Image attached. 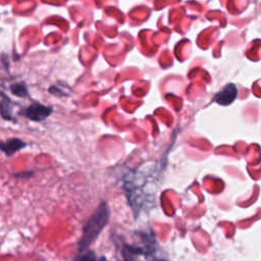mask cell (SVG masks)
<instances>
[{"label":"cell","mask_w":261,"mask_h":261,"mask_svg":"<svg viewBox=\"0 0 261 261\" xmlns=\"http://www.w3.org/2000/svg\"><path fill=\"white\" fill-rule=\"evenodd\" d=\"M109 217H110L109 207L107 203L103 202L99 205V207L91 215V217L83 227V234L79 242L80 251L86 250L96 241L100 232L108 223Z\"/></svg>","instance_id":"cell-1"},{"label":"cell","mask_w":261,"mask_h":261,"mask_svg":"<svg viewBox=\"0 0 261 261\" xmlns=\"http://www.w3.org/2000/svg\"><path fill=\"white\" fill-rule=\"evenodd\" d=\"M52 111L53 108L51 106H46L39 102H33L31 105L22 109L20 114L33 121H42L46 119Z\"/></svg>","instance_id":"cell-2"},{"label":"cell","mask_w":261,"mask_h":261,"mask_svg":"<svg viewBox=\"0 0 261 261\" xmlns=\"http://www.w3.org/2000/svg\"><path fill=\"white\" fill-rule=\"evenodd\" d=\"M238 96V89L234 84H227L219 92H217L212 98L213 102H216L219 105L227 106L231 104Z\"/></svg>","instance_id":"cell-3"},{"label":"cell","mask_w":261,"mask_h":261,"mask_svg":"<svg viewBox=\"0 0 261 261\" xmlns=\"http://www.w3.org/2000/svg\"><path fill=\"white\" fill-rule=\"evenodd\" d=\"M25 145H27V143L23 142L22 140L17 139V138H12V139H8L7 141H5L1 144V150L7 156H11L15 152L24 148Z\"/></svg>","instance_id":"cell-4"},{"label":"cell","mask_w":261,"mask_h":261,"mask_svg":"<svg viewBox=\"0 0 261 261\" xmlns=\"http://www.w3.org/2000/svg\"><path fill=\"white\" fill-rule=\"evenodd\" d=\"M146 253L148 254L149 252L145 251V249L141 247H135V246L124 244L122 248V255H123L124 261H134L138 255H142Z\"/></svg>","instance_id":"cell-5"},{"label":"cell","mask_w":261,"mask_h":261,"mask_svg":"<svg viewBox=\"0 0 261 261\" xmlns=\"http://www.w3.org/2000/svg\"><path fill=\"white\" fill-rule=\"evenodd\" d=\"M10 91L16 95V96H19V97H24V96H28V91H27V88L23 84H20V83H16V84H13L10 86Z\"/></svg>","instance_id":"cell-6"},{"label":"cell","mask_w":261,"mask_h":261,"mask_svg":"<svg viewBox=\"0 0 261 261\" xmlns=\"http://www.w3.org/2000/svg\"><path fill=\"white\" fill-rule=\"evenodd\" d=\"M74 261H97V258L94 252L88 251L86 253H83L81 256L76 257Z\"/></svg>","instance_id":"cell-7"},{"label":"cell","mask_w":261,"mask_h":261,"mask_svg":"<svg viewBox=\"0 0 261 261\" xmlns=\"http://www.w3.org/2000/svg\"><path fill=\"white\" fill-rule=\"evenodd\" d=\"M100 261H107V260H106V258H105V257H102V258L100 259Z\"/></svg>","instance_id":"cell-8"}]
</instances>
